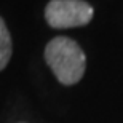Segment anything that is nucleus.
Segmentation results:
<instances>
[{
    "instance_id": "f257e3e1",
    "label": "nucleus",
    "mask_w": 123,
    "mask_h": 123,
    "mask_svg": "<svg viewBox=\"0 0 123 123\" xmlns=\"http://www.w3.org/2000/svg\"><path fill=\"white\" fill-rule=\"evenodd\" d=\"M45 61L58 82L69 86L82 80L86 69V56L82 46L69 37H55L45 48Z\"/></svg>"
},
{
    "instance_id": "f03ea898",
    "label": "nucleus",
    "mask_w": 123,
    "mask_h": 123,
    "mask_svg": "<svg viewBox=\"0 0 123 123\" xmlns=\"http://www.w3.org/2000/svg\"><path fill=\"white\" fill-rule=\"evenodd\" d=\"M93 14V6L83 0H50L45 8V19L53 29L86 26Z\"/></svg>"
},
{
    "instance_id": "7ed1b4c3",
    "label": "nucleus",
    "mask_w": 123,
    "mask_h": 123,
    "mask_svg": "<svg viewBox=\"0 0 123 123\" xmlns=\"http://www.w3.org/2000/svg\"><path fill=\"white\" fill-rule=\"evenodd\" d=\"M11 53H13V42L10 31L5 24L3 18H0V70L6 67V64L11 59Z\"/></svg>"
}]
</instances>
